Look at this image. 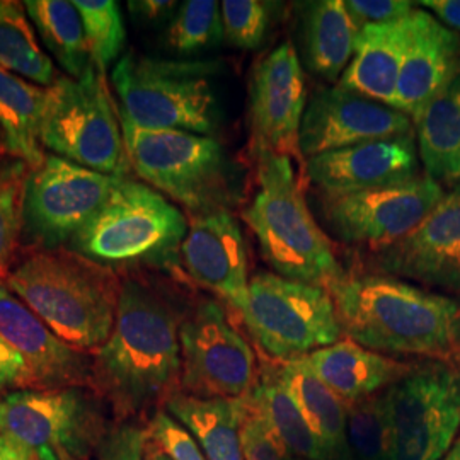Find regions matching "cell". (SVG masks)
<instances>
[{"label": "cell", "mask_w": 460, "mask_h": 460, "mask_svg": "<svg viewBox=\"0 0 460 460\" xmlns=\"http://www.w3.org/2000/svg\"><path fill=\"white\" fill-rule=\"evenodd\" d=\"M30 165L13 157H0V279H7L24 229V195Z\"/></svg>", "instance_id": "1f68e13d"}, {"label": "cell", "mask_w": 460, "mask_h": 460, "mask_svg": "<svg viewBox=\"0 0 460 460\" xmlns=\"http://www.w3.org/2000/svg\"><path fill=\"white\" fill-rule=\"evenodd\" d=\"M165 411L186 428L207 460H244L241 423L246 399L197 397L174 393L165 399Z\"/></svg>", "instance_id": "cb8c5ba5"}, {"label": "cell", "mask_w": 460, "mask_h": 460, "mask_svg": "<svg viewBox=\"0 0 460 460\" xmlns=\"http://www.w3.org/2000/svg\"><path fill=\"white\" fill-rule=\"evenodd\" d=\"M346 9L358 30L368 24H387L410 16L414 7L408 0H348Z\"/></svg>", "instance_id": "ab89813d"}, {"label": "cell", "mask_w": 460, "mask_h": 460, "mask_svg": "<svg viewBox=\"0 0 460 460\" xmlns=\"http://www.w3.org/2000/svg\"><path fill=\"white\" fill-rule=\"evenodd\" d=\"M188 220L154 188L118 176L104 205L70 241L99 264L164 263L181 249Z\"/></svg>", "instance_id": "5b68a950"}, {"label": "cell", "mask_w": 460, "mask_h": 460, "mask_svg": "<svg viewBox=\"0 0 460 460\" xmlns=\"http://www.w3.org/2000/svg\"><path fill=\"white\" fill-rule=\"evenodd\" d=\"M0 68L49 89L58 81L53 60L40 47L19 2L0 0Z\"/></svg>", "instance_id": "4dcf8cb0"}, {"label": "cell", "mask_w": 460, "mask_h": 460, "mask_svg": "<svg viewBox=\"0 0 460 460\" xmlns=\"http://www.w3.org/2000/svg\"><path fill=\"white\" fill-rule=\"evenodd\" d=\"M420 5L431 11L448 30L460 31V0H425Z\"/></svg>", "instance_id": "b9f144b4"}, {"label": "cell", "mask_w": 460, "mask_h": 460, "mask_svg": "<svg viewBox=\"0 0 460 460\" xmlns=\"http://www.w3.org/2000/svg\"><path fill=\"white\" fill-rule=\"evenodd\" d=\"M176 2H165V0H144V2H130V7L146 19H157L164 16L169 11H172Z\"/></svg>", "instance_id": "7bdbcfd3"}, {"label": "cell", "mask_w": 460, "mask_h": 460, "mask_svg": "<svg viewBox=\"0 0 460 460\" xmlns=\"http://www.w3.org/2000/svg\"><path fill=\"white\" fill-rule=\"evenodd\" d=\"M182 315L159 288L121 281L115 326L93 363L94 385L123 414L144 411L181 385Z\"/></svg>", "instance_id": "6da1fadb"}, {"label": "cell", "mask_w": 460, "mask_h": 460, "mask_svg": "<svg viewBox=\"0 0 460 460\" xmlns=\"http://www.w3.org/2000/svg\"><path fill=\"white\" fill-rule=\"evenodd\" d=\"M147 447V431L133 423H119L106 429L101 438L98 460H144Z\"/></svg>", "instance_id": "f35d334b"}, {"label": "cell", "mask_w": 460, "mask_h": 460, "mask_svg": "<svg viewBox=\"0 0 460 460\" xmlns=\"http://www.w3.org/2000/svg\"><path fill=\"white\" fill-rule=\"evenodd\" d=\"M180 252L195 283L222 296L237 313L244 307L249 288L246 244L239 222L227 208L193 215Z\"/></svg>", "instance_id": "d6986e66"}, {"label": "cell", "mask_w": 460, "mask_h": 460, "mask_svg": "<svg viewBox=\"0 0 460 460\" xmlns=\"http://www.w3.org/2000/svg\"><path fill=\"white\" fill-rule=\"evenodd\" d=\"M13 387L30 389V374L24 358L0 336V391Z\"/></svg>", "instance_id": "60d3db41"}, {"label": "cell", "mask_w": 460, "mask_h": 460, "mask_svg": "<svg viewBox=\"0 0 460 460\" xmlns=\"http://www.w3.org/2000/svg\"><path fill=\"white\" fill-rule=\"evenodd\" d=\"M246 399L254 410L263 414L294 459L338 460L315 437L275 372L263 380H258Z\"/></svg>", "instance_id": "f546056e"}, {"label": "cell", "mask_w": 460, "mask_h": 460, "mask_svg": "<svg viewBox=\"0 0 460 460\" xmlns=\"http://www.w3.org/2000/svg\"><path fill=\"white\" fill-rule=\"evenodd\" d=\"M41 144L58 157L108 176H125L130 163L104 74L94 64L79 79L58 77L47 89Z\"/></svg>", "instance_id": "ba28073f"}, {"label": "cell", "mask_w": 460, "mask_h": 460, "mask_svg": "<svg viewBox=\"0 0 460 460\" xmlns=\"http://www.w3.org/2000/svg\"><path fill=\"white\" fill-rule=\"evenodd\" d=\"M147 438L171 460H207L193 435L165 410L154 412Z\"/></svg>", "instance_id": "74e56055"}, {"label": "cell", "mask_w": 460, "mask_h": 460, "mask_svg": "<svg viewBox=\"0 0 460 460\" xmlns=\"http://www.w3.org/2000/svg\"><path fill=\"white\" fill-rule=\"evenodd\" d=\"M249 98L254 148H264L305 165L298 135L307 108V91L292 41L281 43L256 66Z\"/></svg>", "instance_id": "e0dca14e"}, {"label": "cell", "mask_w": 460, "mask_h": 460, "mask_svg": "<svg viewBox=\"0 0 460 460\" xmlns=\"http://www.w3.org/2000/svg\"><path fill=\"white\" fill-rule=\"evenodd\" d=\"M460 75V34L425 9H414L411 34L397 83L395 110L412 121Z\"/></svg>", "instance_id": "44dd1931"}, {"label": "cell", "mask_w": 460, "mask_h": 460, "mask_svg": "<svg viewBox=\"0 0 460 460\" xmlns=\"http://www.w3.org/2000/svg\"><path fill=\"white\" fill-rule=\"evenodd\" d=\"M343 334L380 355L460 362V298L387 275H345L328 290Z\"/></svg>", "instance_id": "7a4b0ae2"}, {"label": "cell", "mask_w": 460, "mask_h": 460, "mask_svg": "<svg viewBox=\"0 0 460 460\" xmlns=\"http://www.w3.org/2000/svg\"><path fill=\"white\" fill-rule=\"evenodd\" d=\"M358 33L343 0L311 4L304 21L305 60L311 70L326 81H336L353 58Z\"/></svg>", "instance_id": "83f0119b"}, {"label": "cell", "mask_w": 460, "mask_h": 460, "mask_svg": "<svg viewBox=\"0 0 460 460\" xmlns=\"http://www.w3.org/2000/svg\"><path fill=\"white\" fill-rule=\"evenodd\" d=\"M128 163L155 190L193 214L227 208L229 165L212 135L148 130L121 118Z\"/></svg>", "instance_id": "52a82bcc"}, {"label": "cell", "mask_w": 460, "mask_h": 460, "mask_svg": "<svg viewBox=\"0 0 460 460\" xmlns=\"http://www.w3.org/2000/svg\"><path fill=\"white\" fill-rule=\"evenodd\" d=\"M444 195L442 184L420 174L410 181L365 191L319 195V210L340 241L374 252L408 235Z\"/></svg>", "instance_id": "4fadbf2b"}, {"label": "cell", "mask_w": 460, "mask_h": 460, "mask_svg": "<svg viewBox=\"0 0 460 460\" xmlns=\"http://www.w3.org/2000/svg\"><path fill=\"white\" fill-rule=\"evenodd\" d=\"M296 460H298V459H296Z\"/></svg>", "instance_id": "7dc6e473"}, {"label": "cell", "mask_w": 460, "mask_h": 460, "mask_svg": "<svg viewBox=\"0 0 460 460\" xmlns=\"http://www.w3.org/2000/svg\"><path fill=\"white\" fill-rule=\"evenodd\" d=\"M305 176L319 195H343L420 176L414 135L368 142L305 159Z\"/></svg>", "instance_id": "ffe728a7"}, {"label": "cell", "mask_w": 460, "mask_h": 460, "mask_svg": "<svg viewBox=\"0 0 460 460\" xmlns=\"http://www.w3.org/2000/svg\"><path fill=\"white\" fill-rule=\"evenodd\" d=\"M116 178L49 155L28 178L24 229L43 249L70 243L104 205Z\"/></svg>", "instance_id": "5bb4252c"}, {"label": "cell", "mask_w": 460, "mask_h": 460, "mask_svg": "<svg viewBox=\"0 0 460 460\" xmlns=\"http://www.w3.org/2000/svg\"><path fill=\"white\" fill-rule=\"evenodd\" d=\"M5 287L79 351L101 349L115 326L121 279L75 251H36L9 271Z\"/></svg>", "instance_id": "3957f363"}, {"label": "cell", "mask_w": 460, "mask_h": 460, "mask_svg": "<svg viewBox=\"0 0 460 460\" xmlns=\"http://www.w3.org/2000/svg\"><path fill=\"white\" fill-rule=\"evenodd\" d=\"M244 326L264 353L281 363L340 341L343 329L326 288L258 273L249 279Z\"/></svg>", "instance_id": "30bf717a"}, {"label": "cell", "mask_w": 460, "mask_h": 460, "mask_svg": "<svg viewBox=\"0 0 460 460\" xmlns=\"http://www.w3.org/2000/svg\"><path fill=\"white\" fill-rule=\"evenodd\" d=\"M47 89L0 68V150L38 169L47 159L41 119Z\"/></svg>", "instance_id": "d4e9b609"}, {"label": "cell", "mask_w": 460, "mask_h": 460, "mask_svg": "<svg viewBox=\"0 0 460 460\" xmlns=\"http://www.w3.org/2000/svg\"><path fill=\"white\" fill-rule=\"evenodd\" d=\"M425 174L450 188L460 182V75L412 121Z\"/></svg>", "instance_id": "484cf974"}, {"label": "cell", "mask_w": 460, "mask_h": 460, "mask_svg": "<svg viewBox=\"0 0 460 460\" xmlns=\"http://www.w3.org/2000/svg\"><path fill=\"white\" fill-rule=\"evenodd\" d=\"M0 433L22 445L34 460H84L104 429L94 402L81 387L16 391L0 399Z\"/></svg>", "instance_id": "8fae6325"}, {"label": "cell", "mask_w": 460, "mask_h": 460, "mask_svg": "<svg viewBox=\"0 0 460 460\" xmlns=\"http://www.w3.org/2000/svg\"><path fill=\"white\" fill-rule=\"evenodd\" d=\"M74 5L83 19L91 62L99 72L106 74L123 51L127 40L119 7L113 0H75Z\"/></svg>", "instance_id": "d6a6232c"}, {"label": "cell", "mask_w": 460, "mask_h": 460, "mask_svg": "<svg viewBox=\"0 0 460 460\" xmlns=\"http://www.w3.org/2000/svg\"><path fill=\"white\" fill-rule=\"evenodd\" d=\"M378 275L418 281L460 296V182L393 246L372 252Z\"/></svg>", "instance_id": "2e32d148"}, {"label": "cell", "mask_w": 460, "mask_h": 460, "mask_svg": "<svg viewBox=\"0 0 460 460\" xmlns=\"http://www.w3.org/2000/svg\"><path fill=\"white\" fill-rule=\"evenodd\" d=\"M180 343L184 394L237 399L258 384L256 355L217 300L203 298L184 315Z\"/></svg>", "instance_id": "7c38bea8"}, {"label": "cell", "mask_w": 460, "mask_h": 460, "mask_svg": "<svg viewBox=\"0 0 460 460\" xmlns=\"http://www.w3.org/2000/svg\"><path fill=\"white\" fill-rule=\"evenodd\" d=\"M275 376L294 399L298 411L315 437L338 460H353L348 445V406L319 378L302 368L296 360L275 368Z\"/></svg>", "instance_id": "4316f807"}, {"label": "cell", "mask_w": 460, "mask_h": 460, "mask_svg": "<svg viewBox=\"0 0 460 460\" xmlns=\"http://www.w3.org/2000/svg\"><path fill=\"white\" fill-rule=\"evenodd\" d=\"M0 460H34V457L14 438L0 433Z\"/></svg>", "instance_id": "ee69618b"}, {"label": "cell", "mask_w": 460, "mask_h": 460, "mask_svg": "<svg viewBox=\"0 0 460 460\" xmlns=\"http://www.w3.org/2000/svg\"><path fill=\"white\" fill-rule=\"evenodd\" d=\"M224 38L232 47L258 49L270 28V7L260 0H224L220 4Z\"/></svg>", "instance_id": "d590c367"}, {"label": "cell", "mask_w": 460, "mask_h": 460, "mask_svg": "<svg viewBox=\"0 0 460 460\" xmlns=\"http://www.w3.org/2000/svg\"><path fill=\"white\" fill-rule=\"evenodd\" d=\"M31 17L45 49L72 79H79L91 66L83 19L66 0H28L22 4Z\"/></svg>", "instance_id": "f1b7e54d"}, {"label": "cell", "mask_w": 460, "mask_h": 460, "mask_svg": "<svg viewBox=\"0 0 460 460\" xmlns=\"http://www.w3.org/2000/svg\"><path fill=\"white\" fill-rule=\"evenodd\" d=\"M241 447L244 460H296L263 414L254 410L247 399L241 423Z\"/></svg>", "instance_id": "8d00e7d4"}, {"label": "cell", "mask_w": 460, "mask_h": 460, "mask_svg": "<svg viewBox=\"0 0 460 460\" xmlns=\"http://www.w3.org/2000/svg\"><path fill=\"white\" fill-rule=\"evenodd\" d=\"M387 460H442L460 429V362L428 360L380 393Z\"/></svg>", "instance_id": "9c48e42d"}, {"label": "cell", "mask_w": 460, "mask_h": 460, "mask_svg": "<svg viewBox=\"0 0 460 460\" xmlns=\"http://www.w3.org/2000/svg\"><path fill=\"white\" fill-rule=\"evenodd\" d=\"M224 38L222 9L215 0H188L172 19L167 41L181 55L215 47Z\"/></svg>", "instance_id": "836d02e7"}, {"label": "cell", "mask_w": 460, "mask_h": 460, "mask_svg": "<svg viewBox=\"0 0 460 460\" xmlns=\"http://www.w3.org/2000/svg\"><path fill=\"white\" fill-rule=\"evenodd\" d=\"M411 14L395 22L362 28L353 58L338 85L395 110L397 83L411 34Z\"/></svg>", "instance_id": "603a6c76"}, {"label": "cell", "mask_w": 460, "mask_h": 460, "mask_svg": "<svg viewBox=\"0 0 460 460\" xmlns=\"http://www.w3.org/2000/svg\"><path fill=\"white\" fill-rule=\"evenodd\" d=\"M205 62H171L123 55L111 72L121 118L148 130L210 135L217 127V98Z\"/></svg>", "instance_id": "8992f818"}, {"label": "cell", "mask_w": 460, "mask_h": 460, "mask_svg": "<svg viewBox=\"0 0 460 460\" xmlns=\"http://www.w3.org/2000/svg\"><path fill=\"white\" fill-rule=\"evenodd\" d=\"M258 191L243 218L279 277L329 290L345 277L328 235L315 222L292 159L254 148Z\"/></svg>", "instance_id": "277c9868"}, {"label": "cell", "mask_w": 460, "mask_h": 460, "mask_svg": "<svg viewBox=\"0 0 460 460\" xmlns=\"http://www.w3.org/2000/svg\"><path fill=\"white\" fill-rule=\"evenodd\" d=\"M442 460H460V437L450 447V450L447 452V456Z\"/></svg>", "instance_id": "bcb514c9"}, {"label": "cell", "mask_w": 460, "mask_h": 460, "mask_svg": "<svg viewBox=\"0 0 460 460\" xmlns=\"http://www.w3.org/2000/svg\"><path fill=\"white\" fill-rule=\"evenodd\" d=\"M296 362L346 404H355L382 393L412 368L410 363L397 362L351 340H340L334 345L296 358Z\"/></svg>", "instance_id": "7402d4cb"}, {"label": "cell", "mask_w": 460, "mask_h": 460, "mask_svg": "<svg viewBox=\"0 0 460 460\" xmlns=\"http://www.w3.org/2000/svg\"><path fill=\"white\" fill-rule=\"evenodd\" d=\"M0 336L24 358L30 391L94 385L93 363L62 341L36 314L0 285Z\"/></svg>", "instance_id": "ac0fdd59"}, {"label": "cell", "mask_w": 460, "mask_h": 460, "mask_svg": "<svg viewBox=\"0 0 460 460\" xmlns=\"http://www.w3.org/2000/svg\"><path fill=\"white\" fill-rule=\"evenodd\" d=\"M144 460H171L167 456H164L157 447H154L152 444H148L147 440V447H146V457H144Z\"/></svg>", "instance_id": "f6af8a7d"}, {"label": "cell", "mask_w": 460, "mask_h": 460, "mask_svg": "<svg viewBox=\"0 0 460 460\" xmlns=\"http://www.w3.org/2000/svg\"><path fill=\"white\" fill-rule=\"evenodd\" d=\"M414 135L411 118L340 85L315 91L298 135L304 157Z\"/></svg>", "instance_id": "9a60e30c"}, {"label": "cell", "mask_w": 460, "mask_h": 460, "mask_svg": "<svg viewBox=\"0 0 460 460\" xmlns=\"http://www.w3.org/2000/svg\"><path fill=\"white\" fill-rule=\"evenodd\" d=\"M378 394L348 406V445L353 460H387L385 416Z\"/></svg>", "instance_id": "e575fe53"}]
</instances>
